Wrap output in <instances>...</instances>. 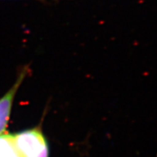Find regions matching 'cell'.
<instances>
[{
  "instance_id": "cell-1",
  "label": "cell",
  "mask_w": 157,
  "mask_h": 157,
  "mask_svg": "<svg viewBox=\"0 0 157 157\" xmlns=\"http://www.w3.org/2000/svg\"><path fill=\"white\" fill-rule=\"evenodd\" d=\"M13 137L23 157H48V143L40 129H27L13 134Z\"/></svg>"
},
{
  "instance_id": "cell-2",
  "label": "cell",
  "mask_w": 157,
  "mask_h": 157,
  "mask_svg": "<svg viewBox=\"0 0 157 157\" xmlns=\"http://www.w3.org/2000/svg\"><path fill=\"white\" fill-rule=\"evenodd\" d=\"M29 71V68L25 66L20 74L13 87L0 98V135L5 132L10 117L12 106H13L15 96L20 86Z\"/></svg>"
},
{
  "instance_id": "cell-3",
  "label": "cell",
  "mask_w": 157,
  "mask_h": 157,
  "mask_svg": "<svg viewBox=\"0 0 157 157\" xmlns=\"http://www.w3.org/2000/svg\"><path fill=\"white\" fill-rule=\"evenodd\" d=\"M0 157H23L17 148L13 134L0 135Z\"/></svg>"
}]
</instances>
